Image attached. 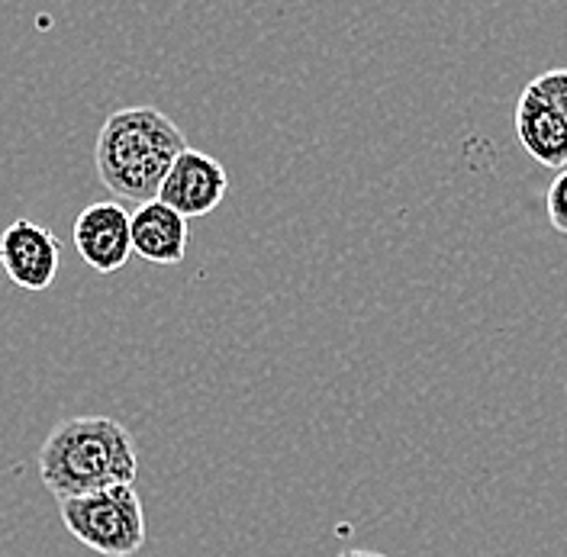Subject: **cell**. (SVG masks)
Returning <instances> with one entry per match:
<instances>
[{"mask_svg": "<svg viewBox=\"0 0 567 557\" xmlns=\"http://www.w3.org/2000/svg\"><path fill=\"white\" fill-rule=\"evenodd\" d=\"M74 541L104 557H133L145 545V509L136 484L97 489L59 503Z\"/></svg>", "mask_w": 567, "mask_h": 557, "instance_id": "3957f363", "label": "cell"}, {"mask_svg": "<svg viewBox=\"0 0 567 557\" xmlns=\"http://www.w3.org/2000/svg\"><path fill=\"white\" fill-rule=\"evenodd\" d=\"M226 190H229L226 168L213 155L187 145L175 158L168 177L162 180L158 200L177 209L187 219H200L223 204Z\"/></svg>", "mask_w": 567, "mask_h": 557, "instance_id": "8992f818", "label": "cell"}, {"mask_svg": "<svg viewBox=\"0 0 567 557\" xmlns=\"http://www.w3.org/2000/svg\"><path fill=\"white\" fill-rule=\"evenodd\" d=\"M140 457L133 435L110 416L62 419L39 448V477L55 503L133 484Z\"/></svg>", "mask_w": 567, "mask_h": 557, "instance_id": "7a4b0ae2", "label": "cell"}, {"mask_svg": "<svg viewBox=\"0 0 567 557\" xmlns=\"http://www.w3.org/2000/svg\"><path fill=\"white\" fill-rule=\"evenodd\" d=\"M532 84L567 116V69L542 71L538 78H532Z\"/></svg>", "mask_w": 567, "mask_h": 557, "instance_id": "30bf717a", "label": "cell"}, {"mask_svg": "<svg viewBox=\"0 0 567 557\" xmlns=\"http://www.w3.org/2000/svg\"><path fill=\"white\" fill-rule=\"evenodd\" d=\"M59 236L33 219H13L0 233V268L23 290H49L59 278Z\"/></svg>", "mask_w": 567, "mask_h": 557, "instance_id": "277c9868", "label": "cell"}, {"mask_svg": "<svg viewBox=\"0 0 567 557\" xmlns=\"http://www.w3.org/2000/svg\"><path fill=\"white\" fill-rule=\"evenodd\" d=\"M184 148L187 140L172 116L155 106H123L106 116L97 133L94 165L116 200L142 207L158 200L162 180Z\"/></svg>", "mask_w": 567, "mask_h": 557, "instance_id": "6da1fadb", "label": "cell"}, {"mask_svg": "<svg viewBox=\"0 0 567 557\" xmlns=\"http://www.w3.org/2000/svg\"><path fill=\"white\" fill-rule=\"evenodd\" d=\"M187 216L162 200H148L133 213V251L152 265H181L187 258Z\"/></svg>", "mask_w": 567, "mask_h": 557, "instance_id": "ba28073f", "label": "cell"}, {"mask_svg": "<svg viewBox=\"0 0 567 557\" xmlns=\"http://www.w3.org/2000/svg\"><path fill=\"white\" fill-rule=\"evenodd\" d=\"M339 557H388V555H378V551H346V555H339Z\"/></svg>", "mask_w": 567, "mask_h": 557, "instance_id": "8fae6325", "label": "cell"}, {"mask_svg": "<svg viewBox=\"0 0 567 557\" xmlns=\"http://www.w3.org/2000/svg\"><path fill=\"white\" fill-rule=\"evenodd\" d=\"M545 209H548V223L555 233L567 236V168H561L555 180L548 184V197H545Z\"/></svg>", "mask_w": 567, "mask_h": 557, "instance_id": "9c48e42d", "label": "cell"}, {"mask_svg": "<svg viewBox=\"0 0 567 557\" xmlns=\"http://www.w3.org/2000/svg\"><path fill=\"white\" fill-rule=\"evenodd\" d=\"M74 251L97 275H116L133 255V213L116 200H101L78 213L74 219Z\"/></svg>", "mask_w": 567, "mask_h": 557, "instance_id": "5b68a950", "label": "cell"}, {"mask_svg": "<svg viewBox=\"0 0 567 557\" xmlns=\"http://www.w3.org/2000/svg\"><path fill=\"white\" fill-rule=\"evenodd\" d=\"M516 136L538 165L567 168V116L535 84H526L516 104Z\"/></svg>", "mask_w": 567, "mask_h": 557, "instance_id": "52a82bcc", "label": "cell"}]
</instances>
